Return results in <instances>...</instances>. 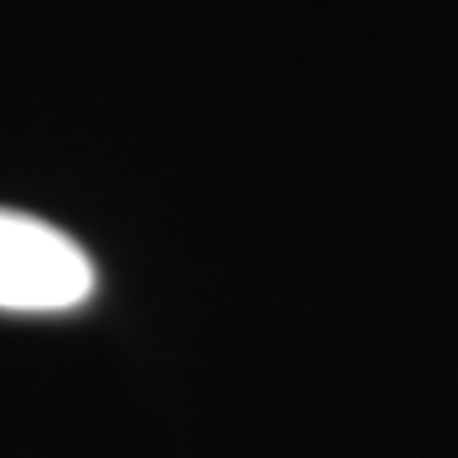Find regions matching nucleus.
Returning a JSON list of instances; mask_svg holds the SVG:
<instances>
[{
	"label": "nucleus",
	"mask_w": 458,
	"mask_h": 458,
	"mask_svg": "<svg viewBox=\"0 0 458 458\" xmlns=\"http://www.w3.org/2000/svg\"><path fill=\"white\" fill-rule=\"evenodd\" d=\"M98 289L85 246L43 216L0 208V310L64 314Z\"/></svg>",
	"instance_id": "obj_1"
}]
</instances>
